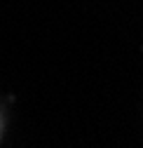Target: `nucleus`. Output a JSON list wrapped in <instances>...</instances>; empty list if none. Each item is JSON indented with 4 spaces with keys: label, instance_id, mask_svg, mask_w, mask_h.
Listing matches in <instances>:
<instances>
[]
</instances>
